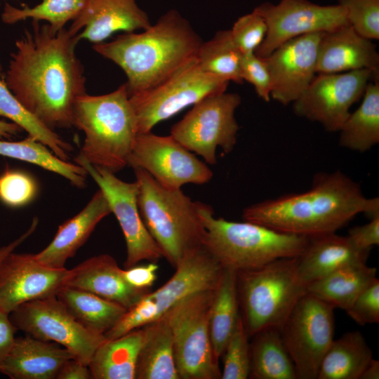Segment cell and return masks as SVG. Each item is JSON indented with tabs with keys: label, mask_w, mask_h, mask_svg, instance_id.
I'll list each match as a JSON object with an SVG mask.
<instances>
[{
	"label": "cell",
	"mask_w": 379,
	"mask_h": 379,
	"mask_svg": "<svg viewBox=\"0 0 379 379\" xmlns=\"http://www.w3.org/2000/svg\"><path fill=\"white\" fill-rule=\"evenodd\" d=\"M322 34L314 32L293 38L262 58L270 74L271 98L287 105L305 91L317 74Z\"/></svg>",
	"instance_id": "cell-19"
},
{
	"label": "cell",
	"mask_w": 379,
	"mask_h": 379,
	"mask_svg": "<svg viewBox=\"0 0 379 379\" xmlns=\"http://www.w3.org/2000/svg\"><path fill=\"white\" fill-rule=\"evenodd\" d=\"M175 268V273L164 285L147 292L126 310L114 326L117 334H126L157 320L190 295L215 289L223 271L204 246L187 253Z\"/></svg>",
	"instance_id": "cell-9"
},
{
	"label": "cell",
	"mask_w": 379,
	"mask_h": 379,
	"mask_svg": "<svg viewBox=\"0 0 379 379\" xmlns=\"http://www.w3.org/2000/svg\"><path fill=\"white\" fill-rule=\"evenodd\" d=\"M98 185L106 197L124 236L126 246L125 268L147 260L157 262L163 258L159 246L147 230L138 204V184L128 182L115 173L86 161L74 159Z\"/></svg>",
	"instance_id": "cell-16"
},
{
	"label": "cell",
	"mask_w": 379,
	"mask_h": 379,
	"mask_svg": "<svg viewBox=\"0 0 379 379\" xmlns=\"http://www.w3.org/2000/svg\"><path fill=\"white\" fill-rule=\"evenodd\" d=\"M347 237L358 248L371 251L373 246L379 245V215L371 218L363 225L356 226L350 230Z\"/></svg>",
	"instance_id": "cell-45"
},
{
	"label": "cell",
	"mask_w": 379,
	"mask_h": 379,
	"mask_svg": "<svg viewBox=\"0 0 379 379\" xmlns=\"http://www.w3.org/2000/svg\"><path fill=\"white\" fill-rule=\"evenodd\" d=\"M145 338L136 368L137 379H180L172 331L165 314L145 326Z\"/></svg>",
	"instance_id": "cell-27"
},
{
	"label": "cell",
	"mask_w": 379,
	"mask_h": 379,
	"mask_svg": "<svg viewBox=\"0 0 379 379\" xmlns=\"http://www.w3.org/2000/svg\"><path fill=\"white\" fill-rule=\"evenodd\" d=\"M250 343L253 379H297L294 364L283 342L280 329L267 327L253 334Z\"/></svg>",
	"instance_id": "cell-30"
},
{
	"label": "cell",
	"mask_w": 379,
	"mask_h": 379,
	"mask_svg": "<svg viewBox=\"0 0 379 379\" xmlns=\"http://www.w3.org/2000/svg\"><path fill=\"white\" fill-rule=\"evenodd\" d=\"M248 335L240 315L222 354H224L222 379H246L251 368Z\"/></svg>",
	"instance_id": "cell-38"
},
{
	"label": "cell",
	"mask_w": 379,
	"mask_h": 379,
	"mask_svg": "<svg viewBox=\"0 0 379 379\" xmlns=\"http://www.w3.org/2000/svg\"><path fill=\"white\" fill-rule=\"evenodd\" d=\"M159 269L156 262H149L145 265H135L121 270L124 280L132 287L149 291L157 279Z\"/></svg>",
	"instance_id": "cell-44"
},
{
	"label": "cell",
	"mask_w": 379,
	"mask_h": 379,
	"mask_svg": "<svg viewBox=\"0 0 379 379\" xmlns=\"http://www.w3.org/2000/svg\"><path fill=\"white\" fill-rule=\"evenodd\" d=\"M230 81L206 73L194 58L157 85L129 96L138 133L149 132L204 98L225 92Z\"/></svg>",
	"instance_id": "cell-10"
},
{
	"label": "cell",
	"mask_w": 379,
	"mask_h": 379,
	"mask_svg": "<svg viewBox=\"0 0 379 379\" xmlns=\"http://www.w3.org/2000/svg\"><path fill=\"white\" fill-rule=\"evenodd\" d=\"M202 42L189 21L171 9L142 32L122 34L93 48L124 72L131 96L157 85L195 58Z\"/></svg>",
	"instance_id": "cell-3"
},
{
	"label": "cell",
	"mask_w": 379,
	"mask_h": 379,
	"mask_svg": "<svg viewBox=\"0 0 379 379\" xmlns=\"http://www.w3.org/2000/svg\"><path fill=\"white\" fill-rule=\"evenodd\" d=\"M145 338V326L105 340L88 367L93 379H135L138 359Z\"/></svg>",
	"instance_id": "cell-26"
},
{
	"label": "cell",
	"mask_w": 379,
	"mask_h": 379,
	"mask_svg": "<svg viewBox=\"0 0 379 379\" xmlns=\"http://www.w3.org/2000/svg\"><path fill=\"white\" fill-rule=\"evenodd\" d=\"M152 25L136 0H86L68 30L79 41L104 42L117 32L144 30Z\"/></svg>",
	"instance_id": "cell-20"
},
{
	"label": "cell",
	"mask_w": 379,
	"mask_h": 379,
	"mask_svg": "<svg viewBox=\"0 0 379 379\" xmlns=\"http://www.w3.org/2000/svg\"><path fill=\"white\" fill-rule=\"evenodd\" d=\"M73 126L84 134L75 158L114 173L128 166L138 132L125 84L107 94L79 96L74 106Z\"/></svg>",
	"instance_id": "cell-4"
},
{
	"label": "cell",
	"mask_w": 379,
	"mask_h": 379,
	"mask_svg": "<svg viewBox=\"0 0 379 379\" xmlns=\"http://www.w3.org/2000/svg\"><path fill=\"white\" fill-rule=\"evenodd\" d=\"M267 32L265 20L255 10L238 18L230 29L232 38L243 55L255 53Z\"/></svg>",
	"instance_id": "cell-41"
},
{
	"label": "cell",
	"mask_w": 379,
	"mask_h": 379,
	"mask_svg": "<svg viewBox=\"0 0 379 379\" xmlns=\"http://www.w3.org/2000/svg\"><path fill=\"white\" fill-rule=\"evenodd\" d=\"M39 220L34 218L29 228L19 237L12 241L9 244L0 247V262L10 253L14 251L21 244H22L29 237H30L36 230Z\"/></svg>",
	"instance_id": "cell-48"
},
{
	"label": "cell",
	"mask_w": 379,
	"mask_h": 379,
	"mask_svg": "<svg viewBox=\"0 0 379 379\" xmlns=\"http://www.w3.org/2000/svg\"><path fill=\"white\" fill-rule=\"evenodd\" d=\"M1 1V0H0Z\"/></svg>",
	"instance_id": "cell-51"
},
{
	"label": "cell",
	"mask_w": 379,
	"mask_h": 379,
	"mask_svg": "<svg viewBox=\"0 0 379 379\" xmlns=\"http://www.w3.org/2000/svg\"><path fill=\"white\" fill-rule=\"evenodd\" d=\"M206 230L204 248L224 268L237 271L261 267L281 258L299 257L309 237L274 230L252 222L215 218L212 207L199 202Z\"/></svg>",
	"instance_id": "cell-5"
},
{
	"label": "cell",
	"mask_w": 379,
	"mask_h": 379,
	"mask_svg": "<svg viewBox=\"0 0 379 379\" xmlns=\"http://www.w3.org/2000/svg\"><path fill=\"white\" fill-rule=\"evenodd\" d=\"M255 10L265 20L267 32L255 53L265 58L293 38L335 29L348 23L340 5L320 6L308 0H281L277 4L263 3Z\"/></svg>",
	"instance_id": "cell-17"
},
{
	"label": "cell",
	"mask_w": 379,
	"mask_h": 379,
	"mask_svg": "<svg viewBox=\"0 0 379 379\" xmlns=\"http://www.w3.org/2000/svg\"><path fill=\"white\" fill-rule=\"evenodd\" d=\"M91 373L88 365L75 359L67 361L59 371L56 379H90Z\"/></svg>",
	"instance_id": "cell-47"
},
{
	"label": "cell",
	"mask_w": 379,
	"mask_h": 379,
	"mask_svg": "<svg viewBox=\"0 0 379 379\" xmlns=\"http://www.w3.org/2000/svg\"><path fill=\"white\" fill-rule=\"evenodd\" d=\"M378 76L365 69L318 74L293 102V111L298 117L321 124L328 131H339L369 81Z\"/></svg>",
	"instance_id": "cell-14"
},
{
	"label": "cell",
	"mask_w": 379,
	"mask_h": 379,
	"mask_svg": "<svg viewBox=\"0 0 379 379\" xmlns=\"http://www.w3.org/2000/svg\"><path fill=\"white\" fill-rule=\"evenodd\" d=\"M242 55L230 30H220L212 39L201 44L196 58L204 72L241 84L244 82L240 74Z\"/></svg>",
	"instance_id": "cell-36"
},
{
	"label": "cell",
	"mask_w": 379,
	"mask_h": 379,
	"mask_svg": "<svg viewBox=\"0 0 379 379\" xmlns=\"http://www.w3.org/2000/svg\"><path fill=\"white\" fill-rule=\"evenodd\" d=\"M359 107L340 128V145L345 148L366 152L379 142V77L368 83Z\"/></svg>",
	"instance_id": "cell-32"
},
{
	"label": "cell",
	"mask_w": 379,
	"mask_h": 379,
	"mask_svg": "<svg viewBox=\"0 0 379 379\" xmlns=\"http://www.w3.org/2000/svg\"><path fill=\"white\" fill-rule=\"evenodd\" d=\"M369 253L357 248L347 236L335 232L310 237L305 249L298 257V274L308 286L340 267L366 262Z\"/></svg>",
	"instance_id": "cell-25"
},
{
	"label": "cell",
	"mask_w": 379,
	"mask_h": 379,
	"mask_svg": "<svg viewBox=\"0 0 379 379\" xmlns=\"http://www.w3.org/2000/svg\"><path fill=\"white\" fill-rule=\"evenodd\" d=\"M16 331L11 320L10 314L0 309V364L14 343Z\"/></svg>",
	"instance_id": "cell-46"
},
{
	"label": "cell",
	"mask_w": 379,
	"mask_h": 379,
	"mask_svg": "<svg viewBox=\"0 0 379 379\" xmlns=\"http://www.w3.org/2000/svg\"><path fill=\"white\" fill-rule=\"evenodd\" d=\"M67 272L41 264L34 254L12 251L0 262V309L10 314L25 302L56 296Z\"/></svg>",
	"instance_id": "cell-18"
},
{
	"label": "cell",
	"mask_w": 379,
	"mask_h": 379,
	"mask_svg": "<svg viewBox=\"0 0 379 379\" xmlns=\"http://www.w3.org/2000/svg\"><path fill=\"white\" fill-rule=\"evenodd\" d=\"M79 41L65 28L32 20L16 40L4 81L23 107L48 128L73 126L77 99L86 93Z\"/></svg>",
	"instance_id": "cell-1"
},
{
	"label": "cell",
	"mask_w": 379,
	"mask_h": 379,
	"mask_svg": "<svg viewBox=\"0 0 379 379\" xmlns=\"http://www.w3.org/2000/svg\"><path fill=\"white\" fill-rule=\"evenodd\" d=\"M379 378V361L371 359L365 367L359 379H378Z\"/></svg>",
	"instance_id": "cell-50"
},
{
	"label": "cell",
	"mask_w": 379,
	"mask_h": 379,
	"mask_svg": "<svg viewBox=\"0 0 379 379\" xmlns=\"http://www.w3.org/2000/svg\"><path fill=\"white\" fill-rule=\"evenodd\" d=\"M38 190L36 180L28 173L7 166L0 174V201L7 206L29 204L36 197Z\"/></svg>",
	"instance_id": "cell-39"
},
{
	"label": "cell",
	"mask_w": 379,
	"mask_h": 379,
	"mask_svg": "<svg viewBox=\"0 0 379 379\" xmlns=\"http://www.w3.org/2000/svg\"><path fill=\"white\" fill-rule=\"evenodd\" d=\"M379 215L378 197L366 198L358 183L340 171L318 174L312 187L251 205L243 220L307 237L335 232L357 214Z\"/></svg>",
	"instance_id": "cell-2"
},
{
	"label": "cell",
	"mask_w": 379,
	"mask_h": 379,
	"mask_svg": "<svg viewBox=\"0 0 379 379\" xmlns=\"http://www.w3.org/2000/svg\"><path fill=\"white\" fill-rule=\"evenodd\" d=\"M133 170L142 219L163 257L175 267L187 253L203 246L206 230L199 201L180 189L162 186L142 169Z\"/></svg>",
	"instance_id": "cell-6"
},
{
	"label": "cell",
	"mask_w": 379,
	"mask_h": 379,
	"mask_svg": "<svg viewBox=\"0 0 379 379\" xmlns=\"http://www.w3.org/2000/svg\"><path fill=\"white\" fill-rule=\"evenodd\" d=\"M1 66L0 62V72ZM0 117L25 131L28 135L46 145L55 155L69 161L72 145L55 131L48 128L29 112L8 88L4 79L0 77Z\"/></svg>",
	"instance_id": "cell-35"
},
{
	"label": "cell",
	"mask_w": 379,
	"mask_h": 379,
	"mask_svg": "<svg viewBox=\"0 0 379 379\" xmlns=\"http://www.w3.org/2000/svg\"><path fill=\"white\" fill-rule=\"evenodd\" d=\"M86 0H43L40 4L30 7L22 5L20 8L6 4L1 20L6 24H13L30 19L46 21L53 29L65 28L81 12Z\"/></svg>",
	"instance_id": "cell-37"
},
{
	"label": "cell",
	"mask_w": 379,
	"mask_h": 379,
	"mask_svg": "<svg viewBox=\"0 0 379 379\" xmlns=\"http://www.w3.org/2000/svg\"><path fill=\"white\" fill-rule=\"evenodd\" d=\"M0 155L27 162L54 173L78 188L86 186L88 174L82 166L60 159L46 145L29 135L18 141L0 139Z\"/></svg>",
	"instance_id": "cell-34"
},
{
	"label": "cell",
	"mask_w": 379,
	"mask_h": 379,
	"mask_svg": "<svg viewBox=\"0 0 379 379\" xmlns=\"http://www.w3.org/2000/svg\"><path fill=\"white\" fill-rule=\"evenodd\" d=\"M335 307L308 291L298 301L280 331L298 379H317L333 340Z\"/></svg>",
	"instance_id": "cell-12"
},
{
	"label": "cell",
	"mask_w": 379,
	"mask_h": 379,
	"mask_svg": "<svg viewBox=\"0 0 379 379\" xmlns=\"http://www.w3.org/2000/svg\"><path fill=\"white\" fill-rule=\"evenodd\" d=\"M216 288L190 295L165 314L172 331L180 379L221 378L209 330Z\"/></svg>",
	"instance_id": "cell-8"
},
{
	"label": "cell",
	"mask_w": 379,
	"mask_h": 379,
	"mask_svg": "<svg viewBox=\"0 0 379 379\" xmlns=\"http://www.w3.org/2000/svg\"><path fill=\"white\" fill-rule=\"evenodd\" d=\"M357 324L379 322V280L375 279L354 300L346 311Z\"/></svg>",
	"instance_id": "cell-43"
},
{
	"label": "cell",
	"mask_w": 379,
	"mask_h": 379,
	"mask_svg": "<svg viewBox=\"0 0 379 379\" xmlns=\"http://www.w3.org/2000/svg\"><path fill=\"white\" fill-rule=\"evenodd\" d=\"M72 354L62 346L29 335L15 338L0 364V373L11 379H56Z\"/></svg>",
	"instance_id": "cell-24"
},
{
	"label": "cell",
	"mask_w": 379,
	"mask_h": 379,
	"mask_svg": "<svg viewBox=\"0 0 379 379\" xmlns=\"http://www.w3.org/2000/svg\"><path fill=\"white\" fill-rule=\"evenodd\" d=\"M241 102L236 93L225 91L207 96L172 126L170 135L206 163L215 164L217 147L229 154L237 144L239 126L235 112Z\"/></svg>",
	"instance_id": "cell-11"
},
{
	"label": "cell",
	"mask_w": 379,
	"mask_h": 379,
	"mask_svg": "<svg viewBox=\"0 0 379 379\" xmlns=\"http://www.w3.org/2000/svg\"><path fill=\"white\" fill-rule=\"evenodd\" d=\"M112 213L109 203L99 189L77 215L62 222L49 244L34 254L41 264L56 269L65 268L86 242L98 223Z\"/></svg>",
	"instance_id": "cell-23"
},
{
	"label": "cell",
	"mask_w": 379,
	"mask_h": 379,
	"mask_svg": "<svg viewBox=\"0 0 379 379\" xmlns=\"http://www.w3.org/2000/svg\"><path fill=\"white\" fill-rule=\"evenodd\" d=\"M121 270L112 255H95L68 270L64 286L92 293L128 309L149 291L130 286Z\"/></svg>",
	"instance_id": "cell-22"
},
{
	"label": "cell",
	"mask_w": 379,
	"mask_h": 379,
	"mask_svg": "<svg viewBox=\"0 0 379 379\" xmlns=\"http://www.w3.org/2000/svg\"><path fill=\"white\" fill-rule=\"evenodd\" d=\"M369 69L379 74V54L371 40L349 24L323 32L318 47L317 74Z\"/></svg>",
	"instance_id": "cell-21"
},
{
	"label": "cell",
	"mask_w": 379,
	"mask_h": 379,
	"mask_svg": "<svg viewBox=\"0 0 379 379\" xmlns=\"http://www.w3.org/2000/svg\"><path fill=\"white\" fill-rule=\"evenodd\" d=\"M128 166L144 170L169 189H180L187 184L204 185L213 175L205 162L171 135H158L151 131L137 135Z\"/></svg>",
	"instance_id": "cell-15"
},
{
	"label": "cell",
	"mask_w": 379,
	"mask_h": 379,
	"mask_svg": "<svg viewBox=\"0 0 379 379\" xmlns=\"http://www.w3.org/2000/svg\"><path fill=\"white\" fill-rule=\"evenodd\" d=\"M240 74L243 81L252 84L262 100L269 102L271 99V78L266 63L262 58L255 53L242 55Z\"/></svg>",
	"instance_id": "cell-42"
},
{
	"label": "cell",
	"mask_w": 379,
	"mask_h": 379,
	"mask_svg": "<svg viewBox=\"0 0 379 379\" xmlns=\"http://www.w3.org/2000/svg\"><path fill=\"white\" fill-rule=\"evenodd\" d=\"M240 314L249 337L282 326L307 286L299 278L298 257L281 258L261 267L237 272Z\"/></svg>",
	"instance_id": "cell-7"
},
{
	"label": "cell",
	"mask_w": 379,
	"mask_h": 379,
	"mask_svg": "<svg viewBox=\"0 0 379 379\" xmlns=\"http://www.w3.org/2000/svg\"><path fill=\"white\" fill-rule=\"evenodd\" d=\"M22 131L23 130L17 124L0 120V139L11 138Z\"/></svg>",
	"instance_id": "cell-49"
},
{
	"label": "cell",
	"mask_w": 379,
	"mask_h": 379,
	"mask_svg": "<svg viewBox=\"0 0 379 379\" xmlns=\"http://www.w3.org/2000/svg\"><path fill=\"white\" fill-rule=\"evenodd\" d=\"M17 330L35 338L55 343L74 359L88 366L97 348L106 340L82 326L56 296L25 302L10 314Z\"/></svg>",
	"instance_id": "cell-13"
},
{
	"label": "cell",
	"mask_w": 379,
	"mask_h": 379,
	"mask_svg": "<svg viewBox=\"0 0 379 379\" xmlns=\"http://www.w3.org/2000/svg\"><path fill=\"white\" fill-rule=\"evenodd\" d=\"M56 297L82 326L104 335L127 310L92 293L66 286L59 290Z\"/></svg>",
	"instance_id": "cell-29"
},
{
	"label": "cell",
	"mask_w": 379,
	"mask_h": 379,
	"mask_svg": "<svg viewBox=\"0 0 379 379\" xmlns=\"http://www.w3.org/2000/svg\"><path fill=\"white\" fill-rule=\"evenodd\" d=\"M237 271L224 268L212 303L209 330L215 357L219 359L240 317Z\"/></svg>",
	"instance_id": "cell-33"
},
{
	"label": "cell",
	"mask_w": 379,
	"mask_h": 379,
	"mask_svg": "<svg viewBox=\"0 0 379 379\" xmlns=\"http://www.w3.org/2000/svg\"><path fill=\"white\" fill-rule=\"evenodd\" d=\"M349 25L361 36L379 39V0H338Z\"/></svg>",
	"instance_id": "cell-40"
},
{
	"label": "cell",
	"mask_w": 379,
	"mask_h": 379,
	"mask_svg": "<svg viewBox=\"0 0 379 379\" xmlns=\"http://www.w3.org/2000/svg\"><path fill=\"white\" fill-rule=\"evenodd\" d=\"M376 274L377 269L368 267L366 262L348 265L312 282L307 291L346 312L360 293L377 278Z\"/></svg>",
	"instance_id": "cell-28"
},
{
	"label": "cell",
	"mask_w": 379,
	"mask_h": 379,
	"mask_svg": "<svg viewBox=\"0 0 379 379\" xmlns=\"http://www.w3.org/2000/svg\"><path fill=\"white\" fill-rule=\"evenodd\" d=\"M372 358V350L361 333L347 332L331 343L317 379H359Z\"/></svg>",
	"instance_id": "cell-31"
}]
</instances>
